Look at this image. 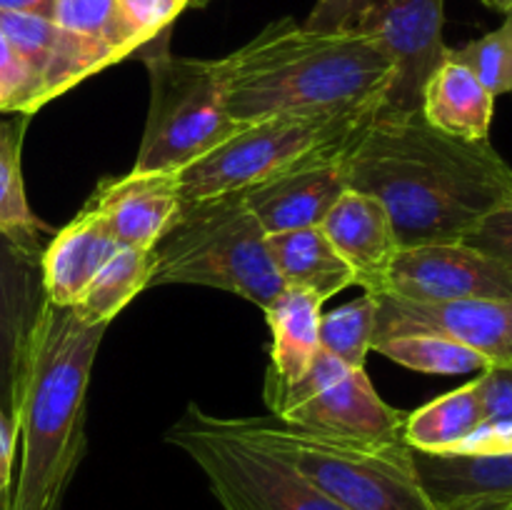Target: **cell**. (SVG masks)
<instances>
[{"label": "cell", "instance_id": "34", "mask_svg": "<svg viewBox=\"0 0 512 510\" xmlns=\"http://www.w3.org/2000/svg\"><path fill=\"white\" fill-rule=\"evenodd\" d=\"M373 0H315L313 10L305 18V28L318 33H343L353 30Z\"/></svg>", "mask_w": 512, "mask_h": 510}, {"label": "cell", "instance_id": "26", "mask_svg": "<svg viewBox=\"0 0 512 510\" xmlns=\"http://www.w3.org/2000/svg\"><path fill=\"white\" fill-rule=\"evenodd\" d=\"M373 350L390 358L393 363L415 370V373L465 375L483 373L485 368H490L488 358L475 353L473 348H465L455 340L430 333L395 335V338L378 340Z\"/></svg>", "mask_w": 512, "mask_h": 510}, {"label": "cell", "instance_id": "2", "mask_svg": "<svg viewBox=\"0 0 512 510\" xmlns=\"http://www.w3.org/2000/svg\"><path fill=\"white\" fill-rule=\"evenodd\" d=\"M218 68L225 108L240 128L278 115L378 110L393 78V63L370 35L318 33L295 18L265 25L218 58Z\"/></svg>", "mask_w": 512, "mask_h": 510}, {"label": "cell", "instance_id": "17", "mask_svg": "<svg viewBox=\"0 0 512 510\" xmlns=\"http://www.w3.org/2000/svg\"><path fill=\"white\" fill-rule=\"evenodd\" d=\"M320 228L353 268L355 285L370 295L383 293L385 275L400 250L388 210L370 195L348 188Z\"/></svg>", "mask_w": 512, "mask_h": 510}, {"label": "cell", "instance_id": "19", "mask_svg": "<svg viewBox=\"0 0 512 510\" xmlns=\"http://www.w3.org/2000/svg\"><path fill=\"white\" fill-rule=\"evenodd\" d=\"M413 463L438 510L480 500L512 498V450L490 455H443L413 450Z\"/></svg>", "mask_w": 512, "mask_h": 510}, {"label": "cell", "instance_id": "41", "mask_svg": "<svg viewBox=\"0 0 512 510\" xmlns=\"http://www.w3.org/2000/svg\"><path fill=\"white\" fill-rule=\"evenodd\" d=\"M508 15H510V20H512V13H508Z\"/></svg>", "mask_w": 512, "mask_h": 510}, {"label": "cell", "instance_id": "37", "mask_svg": "<svg viewBox=\"0 0 512 510\" xmlns=\"http://www.w3.org/2000/svg\"><path fill=\"white\" fill-rule=\"evenodd\" d=\"M448 510H512V498H503V500H480V503L458 505V508H448Z\"/></svg>", "mask_w": 512, "mask_h": 510}, {"label": "cell", "instance_id": "33", "mask_svg": "<svg viewBox=\"0 0 512 510\" xmlns=\"http://www.w3.org/2000/svg\"><path fill=\"white\" fill-rule=\"evenodd\" d=\"M463 243L512 270V200L493 210Z\"/></svg>", "mask_w": 512, "mask_h": 510}, {"label": "cell", "instance_id": "12", "mask_svg": "<svg viewBox=\"0 0 512 510\" xmlns=\"http://www.w3.org/2000/svg\"><path fill=\"white\" fill-rule=\"evenodd\" d=\"M360 128L345 138L320 145L298 163L288 165L263 183L240 193L243 203L258 218L265 233L278 235L288 233V230L323 225L325 215L348 190L345 155H348L353 140L358 138Z\"/></svg>", "mask_w": 512, "mask_h": 510}, {"label": "cell", "instance_id": "32", "mask_svg": "<svg viewBox=\"0 0 512 510\" xmlns=\"http://www.w3.org/2000/svg\"><path fill=\"white\" fill-rule=\"evenodd\" d=\"M30 115L38 113L35 108V85L28 68L15 53L13 43L0 28V115Z\"/></svg>", "mask_w": 512, "mask_h": 510}, {"label": "cell", "instance_id": "39", "mask_svg": "<svg viewBox=\"0 0 512 510\" xmlns=\"http://www.w3.org/2000/svg\"><path fill=\"white\" fill-rule=\"evenodd\" d=\"M0 510H10V498H0Z\"/></svg>", "mask_w": 512, "mask_h": 510}, {"label": "cell", "instance_id": "28", "mask_svg": "<svg viewBox=\"0 0 512 510\" xmlns=\"http://www.w3.org/2000/svg\"><path fill=\"white\" fill-rule=\"evenodd\" d=\"M375 310H378L375 295L365 293L353 303L323 313L318 333L320 350L350 368H365V358L373 350Z\"/></svg>", "mask_w": 512, "mask_h": 510}, {"label": "cell", "instance_id": "21", "mask_svg": "<svg viewBox=\"0 0 512 510\" xmlns=\"http://www.w3.org/2000/svg\"><path fill=\"white\" fill-rule=\"evenodd\" d=\"M268 245L285 288L303 290L325 303L355 285L353 268L335 250L320 225L268 235Z\"/></svg>", "mask_w": 512, "mask_h": 510}, {"label": "cell", "instance_id": "7", "mask_svg": "<svg viewBox=\"0 0 512 510\" xmlns=\"http://www.w3.org/2000/svg\"><path fill=\"white\" fill-rule=\"evenodd\" d=\"M150 105L133 170L180 173L240 128L228 115L218 58L160 53L145 60Z\"/></svg>", "mask_w": 512, "mask_h": 510}, {"label": "cell", "instance_id": "27", "mask_svg": "<svg viewBox=\"0 0 512 510\" xmlns=\"http://www.w3.org/2000/svg\"><path fill=\"white\" fill-rule=\"evenodd\" d=\"M485 420L455 453L443 455H490L512 450V363L490 365L478 375Z\"/></svg>", "mask_w": 512, "mask_h": 510}, {"label": "cell", "instance_id": "14", "mask_svg": "<svg viewBox=\"0 0 512 510\" xmlns=\"http://www.w3.org/2000/svg\"><path fill=\"white\" fill-rule=\"evenodd\" d=\"M380 295L415 303L512 298V270L463 240L415 245L398 250Z\"/></svg>", "mask_w": 512, "mask_h": 510}, {"label": "cell", "instance_id": "30", "mask_svg": "<svg viewBox=\"0 0 512 510\" xmlns=\"http://www.w3.org/2000/svg\"><path fill=\"white\" fill-rule=\"evenodd\" d=\"M190 5L193 0H118L120 18L138 48L135 58L148 60L153 55L168 53L170 28Z\"/></svg>", "mask_w": 512, "mask_h": 510}, {"label": "cell", "instance_id": "10", "mask_svg": "<svg viewBox=\"0 0 512 510\" xmlns=\"http://www.w3.org/2000/svg\"><path fill=\"white\" fill-rule=\"evenodd\" d=\"M445 0H373L355 30L370 35L393 63L380 110L415 113L430 75L448 55Z\"/></svg>", "mask_w": 512, "mask_h": 510}, {"label": "cell", "instance_id": "5", "mask_svg": "<svg viewBox=\"0 0 512 510\" xmlns=\"http://www.w3.org/2000/svg\"><path fill=\"white\" fill-rule=\"evenodd\" d=\"M208 285L270 308L285 290L273 263L268 233L243 195L183 203L168 233L153 248L150 285Z\"/></svg>", "mask_w": 512, "mask_h": 510}, {"label": "cell", "instance_id": "36", "mask_svg": "<svg viewBox=\"0 0 512 510\" xmlns=\"http://www.w3.org/2000/svg\"><path fill=\"white\" fill-rule=\"evenodd\" d=\"M0 10H5V13L40 15V18L53 20L55 0H0Z\"/></svg>", "mask_w": 512, "mask_h": 510}, {"label": "cell", "instance_id": "13", "mask_svg": "<svg viewBox=\"0 0 512 510\" xmlns=\"http://www.w3.org/2000/svg\"><path fill=\"white\" fill-rule=\"evenodd\" d=\"M375 335L378 340L395 335L430 333L473 348L490 365L512 363V298H468L415 303L393 295H375Z\"/></svg>", "mask_w": 512, "mask_h": 510}, {"label": "cell", "instance_id": "3", "mask_svg": "<svg viewBox=\"0 0 512 510\" xmlns=\"http://www.w3.org/2000/svg\"><path fill=\"white\" fill-rule=\"evenodd\" d=\"M108 330L48 300L33 333L20 390V445L10 510H58L80 468L90 373Z\"/></svg>", "mask_w": 512, "mask_h": 510}, {"label": "cell", "instance_id": "9", "mask_svg": "<svg viewBox=\"0 0 512 510\" xmlns=\"http://www.w3.org/2000/svg\"><path fill=\"white\" fill-rule=\"evenodd\" d=\"M270 415L285 423L345 440H405V413L385 403L365 368H350L318 348L303 378L290 385L265 383Z\"/></svg>", "mask_w": 512, "mask_h": 510}, {"label": "cell", "instance_id": "25", "mask_svg": "<svg viewBox=\"0 0 512 510\" xmlns=\"http://www.w3.org/2000/svg\"><path fill=\"white\" fill-rule=\"evenodd\" d=\"M30 115L0 118V228L23 238L48 233V225L33 213L23 183V140Z\"/></svg>", "mask_w": 512, "mask_h": 510}, {"label": "cell", "instance_id": "16", "mask_svg": "<svg viewBox=\"0 0 512 510\" xmlns=\"http://www.w3.org/2000/svg\"><path fill=\"white\" fill-rule=\"evenodd\" d=\"M123 248L153 250L183 208L178 173L130 170L108 178L88 200Z\"/></svg>", "mask_w": 512, "mask_h": 510}, {"label": "cell", "instance_id": "38", "mask_svg": "<svg viewBox=\"0 0 512 510\" xmlns=\"http://www.w3.org/2000/svg\"><path fill=\"white\" fill-rule=\"evenodd\" d=\"M480 3H485L488 8L498 10V13H503V15L512 13V0H480Z\"/></svg>", "mask_w": 512, "mask_h": 510}, {"label": "cell", "instance_id": "15", "mask_svg": "<svg viewBox=\"0 0 512 510\" xmlns=\"http://www.w3.org/2000/svg\"><path fill=\"white\" fill-rule=\"evenodd\" d=\"M0 28L33 78L38 110L90 75L123 60V55L110 45L70 33L40 15L0 10Z\"/></svg>", "mask_w": 512, "mask_h": 510}, {"label": "cell", "instance_id": "24", "mask_svg": "<svg viewBox=\"0 0 512 510\" xmlns=\"http://www.w3.org/2000/svg\"><path fill=\"white\" fill-rule=\"evenodd\" d=\"M150 273H153V250L120 245L88 285L83 298L73 305V310L88 323L110 325L135 295L150 288Z\"/></svg>", "mask_w": 512, "mask_h": 510}, {"label": "cell", "instance_id": "18", "mask_svg": "<svg viewBox=\"0 0 512 510\" xmlns=\"http://www.w3.org/2000/svg\"><path fill=\"white\" fill-rule=\"evenodd\" d=\"M118 248L103 215L85 205L65 228L53 233L43 250V283L50 303L73 308Z\"/></svg>", "mask_w": 512, "mask_h": 510}, {"label": "cell", "instance_id": "11", "mask_svg": "<svg viewBox=\"0 0 512 510\" xmlns=\"http://www.w3.org/2000/svg\"><path fill=\"white\" fill-rule=\"evenodd\" d=\"M43 250L38 238L0 228V418L13 433L30 343L48 305Z\"/></svg>", "mask_w": 512, "mask_h": 510}, {"label": "cell", "instance_id": "4", "mask_svg": "<svg viewBox=\"0 0 512 510\" xmlns=\"http://www.w3.org/2000/svg\"><path fill=\"white\" fill-rule=\"evenodd\" d=\"M230 433L263 445L345 510H438L423 490L405 440L368 443L315 433L278 415L220 418Z\"/></svg>", "mask_w": 512, "mask_h": 510}, {"label": "cell", "instance_id": "23", "mask_svg": "<svg viewBox=\"0 0 512 510\" xmlns=\"http://www.w3.org/2000/svg\"><path fill=\"white\" fill-rule=\"evenodd\" d=\"M483 420V395L478 380L473 378L405 415L403 438L410 448L423 453H455Z\"/></svg>", "mask_w": 512, "mask_h": 510}, {"label": "cell", "instance_id": "8", "mask_svg": "<svg viewBox=\"0 0 512 510\" xmlns=\"http://www.w3.org/2000/svg\"><path fill=\"white\" fill-rule=\"evenodd\" d=\"M378 110L343 115H278L243 125L210 153L180 170L183 203L243 193L298 163L320 145L350 135Z\"/></svg>", "mask_w": 512, "mask_h": 510}, {"label": "cell", "instance_id": "29", "mask_svg": "<svg viewBox=\"0 0 512 510\" xmlns=\"http://www.w3.org/2000/svg\"><path fill=\"white\" fill-rule=\"evenodd\" d=\"M53 23L75 35L110 45L123 55V60L138 55L120 18L118 0H55Z\"/></svg>", "mask_w": 512, "mask_h": 510}, {"label": "cell", "instance_id": "35", "mask_svg": "<svg viewBox=\"0 0 512 510\" xmlns=\"http://www.w3.org/2000/svg\"><path fill=\"white\" fill-rule=\"evenodd\" d=\"M15 445H18L15 433L0 418V498H10V493H13Z\"/></svg>", "mask_w": 512, "mask_h": 510}, {"label": "cell", "instance_id": "20", "mask_svg": "<svg viewBox=\"0 0 512 510\" xmlns=\"http://www.w3.org/2000/svg\"><path fill=\"white\" fill-rule=\"evenodd\" d=\"M420 113L433 128L478 143L490 140L495 95L448 50L440 68L425 83Z\"/></svg>", "mask_w": 512, "mask_h": 510}, {"label": "cell", "instance_id": "40", "mask_svg": "<svg viewBox=\"0 0 512 510\" xmlns=\"http://www.w3.org/2000/svg\"><path fill=\"white\" fill-rule=\"evenodd\" d=\"M200 3H203V0H193V5H200Z\"/></svg>", "mask_w": 512, "mask_h": 510}, {"label": "cell", "instance_id": "1", "mask_svg": "<svg viewBox=\"0 0 512 510\" xmlns=\"http://www.w3.org/2000/svg\"><path fill=\"white\" fill-rule=\"evenodd\" d=\"M345 178L388 210L400 248L460 243L512 200V165L490 140L453 138L420 110H378L345 155Z\"/></svg>", "mask_w": 512, "mask_h": 510}, {"label": "cell", "instance_id": "22", "mask_svg": "<svg viewBox=\"0 0 512 510\" xmlns=\"http://www.w3.org/2000/svg\"><path fill=\"white\" fill-rule=\"evenodd\" d=\"M270 325V368L265 383L290 385L303 378L320 348L323 300L303 290L285 288L270 308L263 310Z\"/></svg>", "mask_w": 512, "mask_h": 510}, {"label": "cell", "instance_id": "6", "mask_svg": "<svg viewBox=\"0 0 512 510\" xmlns=\"http://www.w3.org/2000/svg\"><path fill=\"white\" fill-rule=\"evenodd\" d=\"M165 440L203 470L223 510H345L280 455L230 433L195 403Z\"/></svg>", "mask_w": 512, "mask_h": 510}, {"label": "cell", "instance_id": "31", "mask_svg": "<svg viewBox=\"0 0 512 510\" xmlns=\"http://www.w3.org/2000/svg\"><path fill=\"white\" fill-rule=\"evenodd\" d=\"M450 55L465 65L490 93H512V20L505 15V23L493 33L478 40H470L463 48H450Z\"/></svg>", "mask_w": 512, "mask_h": 510}]
</instances>
